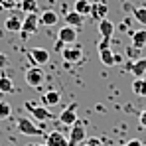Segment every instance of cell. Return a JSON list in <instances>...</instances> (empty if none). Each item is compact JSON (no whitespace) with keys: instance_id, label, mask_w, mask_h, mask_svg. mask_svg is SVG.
Listing matches in <instances>:
<instances>
[{"instance_id":"cell-1","label":"cell","mask_w":146,"mask_h":146,"mask_svg":"<svg viewBox=\"0 0 146 146\" xmlns=\"http://www.w3.org/2000/svg\"><path fill=\"white\" fill-rule=\"evenodd\" d=\"M16 126H18V130L22 134H26V136H42L44 134L42 124L38 126V124H34L30 119H26V117H18L16 119Z\"/></svg>"},{"instance_id":"cell-2","label":"cell","mask_w":146,"mask_h":146,"mask_svg":"<svg viewBox=\"0 0 146 146\" xmlns=\"http://www.w3.org/2000/svg\"><path fill=\"white\" fill-rule=\"evenodd\" d=\"M24 109L30 111V115L40 122H46V121H51V119H53V115H51V111H48V107H42V105H38V103L28 101V103H24Z\"/></svg>"},{"instance_id":"cell-3","label":"cell","mask_w":146,"mask_h":146,"mask_svg":"<svg viewBox=\"0 0 146 146\" xmlns=\"http://www.w3.org/2000/svg\"><path fill=\"white\" fill-rule=\"evenodd\" d=\"M24 79H26V83L30 85V87H42V83L46 81V73H44V69L40 67V65H34V67H30L28 71H26L24 75Z\"/></svg>"},{"instance_id":"cell-4","label":"cell","mask_w":146,"mask_h":146,"mask_svg":"<svg viewBox=\"0 0 146 146\" xmlns=\"http://www.w3.org/2000/svg\"><path fill=\"white\" fill-rule=\"evenodd\" d=\"M38 26H40V14H26L24 22H22V32H20L22 40H26L32 34H36L38 32Z\"/></svg>"},{"instance_id":"cell-5","label":"cell","mask_w":146,"mask_h":146,"mask_svg":"<svg viewBox=\"0 0 146 146\" xmlns=\"http://www.w3.org/2000/svg\"><path fill=\"white\" fill-rule=\"evenodd\" d=\"M85 126H83V122H75L69 126V144L71 146H77L81 144V142H85Z\"/></svg>"},{"instance_id":"cell-6","label":"cell","mask_w":146,"mask_h":146,"mask_svg":"<svg viewBox=\"0 0 146 146\" xmlns=\"http://www.w3.org/2000/svg\"><path fill=\"white\" fill-rule=\"evenodd\" d=\"M59 124H65V126H71L77 122V103H71V105H67L63 111H61V115H59Z\"/></svg>"},{"instance_id":"cell-7","label":"cell","mask_w":146,"mask_h":146,"mask_svg":"<svg viewBox=\"0 0 146 146\" xmlns=\"http://www.w3.org/2000/svg\"><path fill=\"white\" fill-rule=\"evenodd\" d=\"M28 55H30V59H32V63L34 65H46L49 63V51L46 48H32L28 51Z\"/></svg>"},{"instance_id":"cell-8","label":"cell","mask_w":146,"mask_h":146,"mask_svg":"<svg viewBox=\"0 0 146 146\" xmlns=\"http://www.w3.org/2000/svg\"><path fill=\"white\" fill-rule=\"evenodd\" d=\"M107 14H109V4L107 2H103V0H93L91 2V18L93 20L101 22L103 18H107Z\"/></svg>"},{"instance_id":"cell-9","label":"cell","mask_w":146,"mask_h":146,"mask_svg":"<svg viewBox=\"0 0 146 146\" xmlns=\"http://www.w3.org/2000/svg\"><path fill=\"white\" fill-rule=\"evenodd\" d=\"M61 57L67 61V63H77V61H81V57H83V51L79 46H65L63 51H61Z\"/></svg>"},{"instance_id":"cell-10","label":"cell","mask_w":146,"mask_h":146,"mask_svg":"<svg viewBox=\"0 0 146 146\" xmlns=\"http://www.w3.org/2000/svg\"><path fill=\"white\" fill-rule=\"evenodd\" d=\"M46 146H71V144H69V138L61 130H53L46 136Z\"/></svg>"},{"instance_id":"cell-11","label":"cell","mask_w":146,"mask_h":146,"mask_svg":"<svg viewBox=\"0 0 146 146\" xmlns=\"http://www.w3.org/2000/svg\"><path fill=\"white\" fill-rule=\"evenodd\" d=\"M57 40H61L63 44H75L77 42V28H73V26H63L59 32H57Z\"/></svg>"},{"instance_id":"cell-12","label":"cell","mask_w":146,"mask_h":146,"mask_svg":"<svg viewBox=\"0 0 146 146\" xmlns=\"http://www.w3.org/2000/svg\"><path fill=\"white\" fill-rule=\"evenodd\" d=\"M126 69L132 73L134 77H144V73H146V57L128 61V63H126Z\"/></svg>"},{"instance_id":"cell-13","label":"cell","mask_w":146,"mask_h":146,"mask_svg":"<svg viewBox=\"0 0 146 146\" xmlns=\"http://www.w3.org/2000/svg\"><path fill=\"white\" fill-rule=\"evenodd\" d=\"M130 40H132V48L140 51L142 48H146V30H132Z\"/></svg>"},{"instance_id":"cell-14","label":"cell","mask_w":146,"mask_h":146,"mask_svg":"<svg viewBox=\"0 0 146 146\" xmlns=\"http://www.w3.org/2000/svg\"><path fill=\"white\" fill-rule=\"evenodd\" d=\"M22 22H24L22 16L12 14V16H8V18L4 20V28H6L8 32H22Z\"/></svg>"},{"instance_id":"cell-15","label":"cell","mask_w":146,"mask_h":146,"mask_svg":"<svg viewBox=\"0 0 146 146\" xmlns=\"http://www.w3.org/2000/svg\"><path fill=\"white\" fill-rule=\"evenodd\" d=\"M65 24L67 26H73V28H81V26L85 24V16H81L79 12H75V10H71V12H67L65 14Z\"/></svg>"},{"instance_id":"cell-16","label":"cell","mask_w":146,"mask_h":146,"mask_svg":"<svg viewBox=\"0 0 146 146\" xmlns=\"http://www.w3.org/2000/svg\"><path fill=\"white\" fill-rule=\"evenodd\" d=\"M59 101H61V95H59V91H55V89L46 91V93L42 95V103H44V107H55Z\"/></svg>"},{"instance_id":"cell-17","label":"cell","mask_w":146,"mask_h":146,"mask_svg":"<svg viewBox=\"0 0 146 146\" xmlns=\"http://www.w3.org/2000/svg\"><path fill=\"white\" fill-rule=\"evenodd\" d=\"M59 22V16H57V12L55 10H44L42 14H40V24L44 26H55Z\"/></svg>"},{"instance_id":"cell-18","label":"cell","mask_w":146,"mask_h":146,"mask_svg":"<svg viewBox=\"0 0 146 146\" xmlns=\"http://www.w3.org/2000/svg\"><path fill=\"white\" fill-rule=\"evenodd\" d=\"M99 34H101V38H113V34H115V24H113L109 18H103V20L99 22Z\"/></svg>"},{"instance_id":"cell-19","label":"cell","mask_w":146,"mask_h":146,"mask_svg":"<svg viewBox=\"0 0 146 146\" xmlns=\"http://www.w3.org/2000/svg\"><path fill=\"white\" fill-rule=\"evenodd\" d=\"M132 93L138 97H146V75L144 77H134L132 81Z\"/></svg>"},{"instance_id":"cell-20","label":"cell","mask_w":146,"mask_h":146,"mask_svg":"<svg viewBox=\"0 0 146 146\" xmlns=\"http://www.w3.org/2000/svg\"><path fill=\"white\" fill-rule=\"evenodd\" d=\"M128 10L132 12V18L140 26H146V6H128Z\"/></svg>"},{"instance_id":"cell-21","label":"cell","mask_w":146,"mask_h":146,"mask_svg":"<svg viewBox=\"0 0 146 146\" xmlns=\"http://www.w3.org/2000/svg\"><path fill=\"white\" fill-rule=\"evenodd\" d=\"M99 57H101V63L105 65V67H113L115 65V53H113V49H101L99 51Z\"/></svg>"},{"instance_id":"cell-22","label":"cell","mask_w":146,"mask_h":146,"mask_svg":"<svg viewBox=\"0 0 146 146\" xmlns=\"http://www.w3.org/2000/svg\"><path fill=\"white\" fill-rule=\"evenodd\" d=\"M75 12H79L81 16H89L91 14V0H75Z\"/></svg>"},{"instance_id":"cell-23","label":"cell","mask_w":146,"mask_h":146,"mask_svg":"<svg viewBox=\"0 0 146 146\" xmlns=\"http://www.w3.org/2000/svg\"><path fill=\"white\" fill-rule=\"evenodd\" d=\"M14 91V83L8 75H0V95H8Z\"/></svg>"},{"instance_id":"cell-24","label":"cell","mask_w":146,"mask_h":146,"mask_svg":"<svg viewBox=\"0 0 146 146\" xmlns=\"http://www.w3.org/2000/svg\"><path fill=\"white\" fill-rule=\"evenodd\" d=\"M20 10L24 14H38V0H22Z\"/></svg>"},{"instance_id":"cell-25","label":"cell","mask_w":146,"mask_h":146,"mask_svg":"<svg viewBox=\"0 0 146 146\" xmlns=\"http://www.w3.org/2000/svg\"><path fill=\"white\" fill-rule=\"evenodd\" d=\"M10 115H12V107H10V103H6V101H0V121L8 119Z\"/></svg>"},{"instance_id":"cell-26","label":"cell","mask_w":146,"mask_h":146,"mask_svg":"<svg viewBox=\"0 0 146 146\" xmlns=\"http://www.w3.org/2000/svg\"><path fill=\"white\" fill-rule=\"evenodd\" d=\"M0 8H6V10L20 8V0H0Z\"/></svg>"},{"instance_id":"cell-27","label":"cell","mask_w":146,"mask_h":146,"mask_svg":"<svg viewBox=\"0 0 146 146\" xmlns=\"http://www.w3.org/2000/svg\"><path fill=\"white\" fill-rule=\"evenodd\" d=\"M97 48H99V51H101V49H109L111 48V38H101V42L97 44Z\"/></svg>"},{"instance_id":"cell-28","label":"cell","mask_w":146,"mask_h":146,"mask_svg":"<svg viewBox=\"0 0 146 146\" xmlns=\"http://www.w3.org/2000/svg\"><path fill=\"white\" fill-rule=\"evenodd\" d=\"M8 63H10V61H8V55L0 51V69H6V67H8Z\"/></svg>"},{"instance_id":"cell-29","label":"cell","mask_w":146,"mask_h":146,"mask_svg":"<svg viewBox=\"0 0 146 146\" xmlns=\"http://www.w3.org/2000/svg\"><path fill=\"white\" fill-rule=\"evenodd\" d=\"M83 146H103V142H101V138H89Z\"/></svg>"},{"instance_id":"cell-30","label":"cell","mask_w":146,"mask_h":146,"mask_svg":"<svg viewBox=\"0 0 146 146\" xmlns=\"http://www.w3.org/2000/svg\"><path fill=\"white\" fill-rule=\"evenodd\" d=\"M138 122H140L142 128H146V109H142V113H140V117H138Z\"/></svg>"},{"instance_id":"cell-31","label":"cell","mask_w":146,"mask_h":146,"mask_svg":"<svg viewBox=\"0 0 146 146\" xmlns=\"http://www.w3.org/2000/svg\"><path fill=\"white\" fill-rule=\"evenodd\" d=\"M124 146H144V144H142V140H138V138H130Z\"/></svg>"},{"instance_id":"cell-32","label":"cell","mask_w":146,"mask_h":146,"mask_svg":"<svg viewBox=\"0 0 146 146\" xmlns=\"http://www.w3.org/2000/svg\"><path fill=\"white\" fill-rule=\"evenodd\" d=\"M65 46H67V44H63V42H61V40H57V42H55V51H59V53H61V51H63V48H65Z\"/></svg>"},{"instance_id":"cell-33","label":"cell","mask_w":146,"mask_h":146,"mask_svg":"<svg viewBox=\"0 0 146 146\" xmlns=\"http://www.w3.org/2000/svg\"><path fill=\"white\" fill-rule=\"evenodd\" d=\"M122 61V55H119V53H115V65H117V63H121Z\"/></svg>"},{"instance_id":"cell-34","label":"cell","mask_w":146,"mask_h":146,"mask_svg":"<svg viewBox=\"0 0 146 146\" xmlns=\"http://www.w3.org/2000/svg\"><path fill=\"white\" fill-rule=\"evenodd\" d=\"M48 2H49V4H53V2H55V0H48Z\"/></svg>"},{"instance_id":"cell-35","label":"cell","mask_w":146,"mask_h":146,"mask_svg":"<svg viewBox=\"0 0 146 146\" xmlns=\"http://www.w3.org/2000/svg\"><path fill=\"white\" fill-rule=\"evenodd\" d=\"M38 146H46V144H38Z\"/></svg>"},{"instance_id":"cell-36","label":"cell","mask_w":146,"mask_h":146,"mask_svg":"<svg viewBox=\"0 0 146 146\" xmlns=\"http://www.w3.org/2000/svg\"><path fill=\"white\" fill-rule=\"evenodd\" d=\"M20 2H22V0H20Z\"/></svg>"}]
</instances>
